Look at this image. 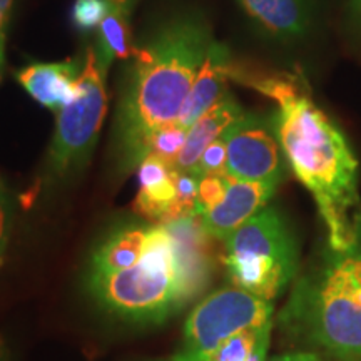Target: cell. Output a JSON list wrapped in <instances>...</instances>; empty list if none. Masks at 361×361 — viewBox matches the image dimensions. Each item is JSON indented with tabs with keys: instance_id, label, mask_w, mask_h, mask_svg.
I'll list each match as a JSON object with an SVG mask.
<instances>
[{
	"instance_id": "6da1fadb",
	"label": "cell",
	"mask_w": 361,
	"mask_h": 361,
	"mask_svg": "<svg viewBox=\"0 0 361 361\" xmlns=\"http://www.w3.org/2000/svg\"><path fill=\"white\" fill-rule=\"evenodd\" d=\"M231 79L278 102L274 121L293 173L313 194L328 231V246L345 250L361 231L358 161L345 134L293 78H256L231 67Z\"/></svg>"
},
{
	"instance_id": "7a4b0ae2",
	"label": "cell",
	"mask_w": 361,
	"mask_h": 361,
	"mask_svg": "<svg viewBox=\"0 0 361 361\" xmlns=\"http://www.w3.org/2000/svg\"><path fill=\"white\" fill-rule=\"evenodd\" d=\"M213 44L209 27L194 16L169 20L135 49V67L121 106L119 134L129 164L147 154L157 129L179 121L184 102Z\"/></svg>"
},
{
	"instance_id": "3957f363",
	"label": "cell",
	"mask_w": 361,
	"mask_h": 361,
	"mask_svg": "<svg viewBox=\"0 0 361 361\" xmlns=\"http://www.w3.org/2000/svg\"><path fill=\"white\" fill-rule=\"evenodd\" d=\"M281 323L335 358L361 360V231L345 250L328 246L296 284Z\"/></svg>"
},
{
	"instance_id": "277c9868",
	"label": "cell",
	"mask_w": 361,
	"mask_h": 361,
	"mask_svg": "<svg viewBox=\"0 0 361 361\" xmlns=\"http://www.w3.org/2000/svg\"><path fill=\"white\" fill-rule=\"evenodd\" d=\"M89 288L104 308L135 322H164L188 303L179 281L174 239L164 224L149 229L137 264L109 274L90 273Z\"/></svg>"
},
{
	"instance_id": "5b68a950",
	"label": "cell",
	"mask_w": 361,
	"mask_h": 361,
	"mask_svg": "<svg viewBox=\"0 0 361 361\" xmlns=\"http://www.w3.org/2000/svg\"><path fill=\"white\" fill-rule=\"evenodd\" d=\"M223 261L234 286L273 301L298 271L296 243L281 214L266 206L224 239Z\"/></svg>"
},
{
	"instance_id": "8992f818",
	"label": "cell",
	"mask_w": 361,
	"mask_h": 361,
	"mask_svg": "<svg viewBox=\"0 0 361 361\" xmlns=\"http://www.w3.org/2000/svg\"><path fill=\"white\" fill-rule=\"evenodd\" d=\"M106 111L104 71L99 67L96 52L90 47L71 101L59 109L56 134L49 151V169L52 174L62 178L87 162L90 151L96 146Z\"/></svg>"
},
{
	"instance_id": "52a82bcc",
	"label": "cell",
	"mask_w": 361,
	"mask_h": 361,
	"mask_svg": "<svg viewBox=\"0 0 361 361\" xmlns=\"http://www.w3.org/2000/svg\"><path fill=\"white\" fill-rule=\"evenodd\" d=\"M273 318V303L238 286L221 288L206 296L189 314L184 340L174 361H206L229 338L263 326Z\"/></svg>"
},
{
	"instance_id": "ba28073f",
	"label": "cell",
	"mask_w": 361,
	"mask_h": 361,
	"mask_svg": "<svg viewBox=\"0 0 361 361\" xmlns=\"http://www.w3.org/2000/svg\"><path fill=\"white\" fill-rule=\"evenodd\" d=\"M228 176L241 180L279 183L284 173L276 128L259 116L243 114L223 134Z\"/></svg>"
},
{
	"instance_id": "9c48e42d",
	"label": "cell",
	"mask_w": 361,
	"mask_h": 361,
	"mask_svg": "<svg viewBox=\"0 0 361 361\" xmlns=\"http://www.w3.org/2000/svg\"><path fill=\"white\" fill-rule=\"evenodd\" d=\"M276 183L241 180L228 176V188L224 196L214 207L201 214L206 233L211 238L224 241L229 234L266 207L271 196L276 191Z\"/></svg>"
},
{
	"instance_id": "30bf717a",
	"label": "cell",
	"mask_w": 361,
	"mask_h": 361,
	"mask_svg": "<svg viewBox=\"0 0 361 361\" xmlns=\"http://www.w3.org/2000/svg\"><path fill=\"white\" fill-rule=\"evenodd\" d=\"M231 67L228 47L213 40L180 111L179 126L189 130L207 109H211L224 94H228L226 84L231 78Z\"/></svg>"
},
{
	"instance_id": "8fae6325",
	"label": "cell",
	"mask_w": 361,
	"mask_h": 361,
	"mask_svg": "<svg viewBox=\"0 0 361 361\" xmlns=\"http://www.w3.org/2000/svg\"><path fill=\"white\" fill-rule=\"evenodd\" d=\"M243 114L245 112H243L236 99L231 94H224L188 130L186 144H184L178 161H176L174 169L191 173L196 168L197 162H200L202 152L214 141L223 137V134L228 130L229 126L236 123Z\"/></svg>"
},
{
	"instance_id": "7c38bea8",
	"label": "cell",
	"mask_w": 361,
	"mask_h": 361,
	"mask_svg": "<svg viewBox=\"0 0 361 361\" xmlns=\"http://www.w3.org/2000/svg\"><path fill=\"white\" fill-rule=\"evenodd\" d=\"M80 72L79 61L51 62L25 67L17 74V79L35 101L57 111L71 101Z\"/></svg>"
},
{
	"instance_id": "4fadbf2b",
	"label": "cell",
	"mask_w": 361,
	"mask_h": 361,
	"mask_svg": "<svg viewBox=\"0 0 361 361\" xmlns=\"http://www.w3.org/2000/svg\"><path fill=\"white\" fill-rule=\"evenodd\" d=\"M176 174L178 171L159 157L152 154L144 157L139 162V192L134 209L144 218L162 223L178 196Z\"/></svg>"
},
{
	"instance_id": "5bb4252c",
	"label": "cell",
	"mask_w": 361,
	"mask_h": 361,
	"mask_svg": "<svg viewBox=\"0 0 361 361\" xmlns=\"http://www.w3.org/2000/svg\"><path fill=\"white\" fill-rule=\"evenodd\" d=\"M252 19L278 37H300L311 25L308 0H239Z\"/></svg>"
},
{
	"instance_id": "9a60e30c",
	"label": "cell",
	"mask_w": 361,
	"mask_h": 361,
	"mask_svg": "<svg viewBox=\"0 0 361 361\" xmlns=\"http://www.w3.org/2000/svg\"><path fill=\"white\" fill-rule=\"evenodd\" d=\"M147 231L141 228L121 229L94 252L90 273L109 274L133 268L142 258Z\"/></svg>"
},
{
	"instance_id": "2e32d148",
	"label": "cell",
	"mask_w": 361,
	"mask_h": 361,
	"mask_svg": "<svg viewBox=\"0 0 361 361\" xmlns=\"http://www.w3.org/2000/svg\"><path fill=\"white\" fill-rule=\"evenodd\" d=\"M99 40H101V61L99 67L106 71L112 59L134 57L135 47L130 44L129 16L116 7H109V12L99 25Z\"/></svg>"
},
{
	"instance_id": "e0dca14e",
	"label": "cell",
	"mask_w": 361,
	"mask_h": 361,
	"mask_svg": "<svg viewBox=\"0 0 361 361\" xmlns=\"http://www.w3.org/2000/svg\"><path fill=\"white\" fill-rule=\"evenodd\" d=\"M271 338V323L245 329L229 338L206 361H266Z\"/></svg>"
},
{
	"instance_id": "ac0fdd59",
	"label": "cell",
	"mask_w": 361,
	"mask_h": 361,
	"mask_svg": "<svg viewBox=\"0 0 361 361\" xmlns=\"http://www.w3.org/2000/svg\"><path fill=\"white\" fill-rule=\"evenodd\" d=\"M188 139V129H184L183 126L178 123L164 126V128L157 129L154 134L151 135L147 142V154H152L159 157L161 161H164L166 164H169L171 168H174L176 161L183 151L184 144Z\"/></svg>"
},
{
	"instance_id": "d6986e66",
	"label": "cell",
	"mask_w": 361,
	"mask_h": 361,
	"mask_svg": "<svg viewBox=\"0 0 361 361\" xmlns=\"http://www.w3.org/2000/svg\"><path fill=\"white\" fill-rule=\"evenodd\" d=\"M191 173L197 178L202 176H226L228 174V152L223 137L214 141L209 147L202 152L200 162L196 164Z\"/></svg>"
},
{
	"instance_id": "ffe728a7",
	"label": "cell",
	"mask_w": 361,
	"mask_h": 361,
	"mask_svg": "<svg viewBox=\"0 0 361 361\" xmlns=\"http://www.w3.org/2000/svg\"><path fill=\"white\" fill-rule=\"evenodd\" d=\"M111 4L107 0H78L74 4L72 19L79 29L89 30L101 25L104 17L109 12Z\"/></svg>"
},
{
	"instance_id": "44dd1931",
	"label": "cell",
	"mask_w": 361,
	"mask_h": 361,
	"mask_svg": "<svg viewBox=\"0 0 361 361\" xmlns=\"http://www.w3.org/2000/svg\"><path fill=\"white\" fill-rule=\"evenodd\" d=\"M228 188V174L226 176H202L200 178V191H197V211L200 216L209 211L221 201Z\"/></svg>"
},
{
	"instance_id": "7402d4cb",
	"label": "cell",
	"mask_w": 361,
	"mask_h": 361,
	"mask_svg": "<svg viewBox=\"0 0 361 361\" xmlns=\"http://www.w3.org/2000/svg\"><path fill=\"white\" fill-rule=\"evenodd\" d=\"M269 361H322L318 355L311 353V351H295V353H286L281 356H274Z\"/></svg>"
},
{
	"instance_id": "603a6c76",
	"label": "cell",
	"mask_w": 361,
	"mask_h": 361,
	"mask_svg": "<svg viewBox=\"0 0 361 361\" xmlns=\"http://www.w3.org/2000/svg\"><path fill=\"white\" fill-rule=\"evenodd\" d=\"M13 0H0V35L4 34V27L8 20V13H11Z\"/></svg>"
},
{
	"instance_id": "cb8c5ba5",
	"label": "cell",
	"mask_w": 361,
	"mask_h": 361,
	"mask_svg": "<svg viewBox=\"0 0 361 361\" xmlns=\"http://www.w3.org/2000/svg\"><path fill=\"white\" fill-rule=\"evenodd\" d=\"M107 2H109L112 7L119 8V11H123V12H126L129 16L130 8H133L135 0H107Z\"/></svg>"
},
{
	"instance_id": "d4e9b609",
	"label": "cell",
	"mask_w": 361,
	"mask_h": 361,
	"mask_svg": "<svg viewBox=\"0 0 361 361\" xmlns=\"http://www.w3.org/2000/svg\"><path fill=\"white\" fill-rule=\"evenodd\" d=\"M4 44H6V35H0V75H2V67H4Z\"/></svg>"
},
{
	"instance_id": "484cf974",
	"label": "cell",
	"mask_w": 361,
	"mask_h": 361,
	"mask_svg": "<svg viewBox=\"0 0 361 361\" xmlns=\"http://www.w3.org/2000/svg\"><path fill=\"white\" fill-rule=\"evenodd\" d=\"M353 12L358 19V24L361 25V0H353Z\"/></svg>"
}]
</instances>
